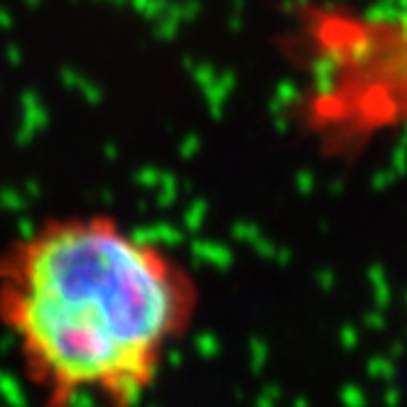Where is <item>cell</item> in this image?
Segmentation results:
<instances>
[{
    "mask_svg": "<svg viewBox=\"0 0 407 407\" xmlns=\"http://www.w3.org/2000/svg\"><path fill=\"white\" fill-rule=\"evenodd\" d=\"M197 311L187 265L113 216H54L0 251V327L42 407H138Z\"/></svg>",
    "mask_w": 407,
    "mask_h": 407,
    "instance_id": "6da1fadb",
    "label": "cell"
}]
</instances>
